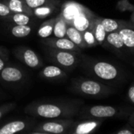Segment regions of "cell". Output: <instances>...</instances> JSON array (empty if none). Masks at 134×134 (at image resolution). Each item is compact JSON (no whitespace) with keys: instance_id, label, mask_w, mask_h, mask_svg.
<instances>
[{"instance_id":"cell-25","label":"cell","mask_w":134,"mask_h":134,"mask_svg":"<svg viewBox=\"0 0 134 134\" xmlns=\"http://www.w3.org/2000/svg\"><path fill=\"white\" fill-rule=\"evenodd\" d=\"M55 18H56V21L54 26L53 35L54 36V37H58V38L66 37V29L68 24L66 23L64 18L60 13Z\"/></svg>"},{"instance_id":"cell-21","label":"cell","mask_w":134,"mask_h":134,"mask_svg":"<svg viewBox=\"0 0 134 134\" xmlns=\"http://www.w3.org/2000/svg\"><path fill=\"white\" fill-rule=\"evenodd\" d=\"M100 21L106 31L107 33L117 32L121 27L125 25L129 21L124 20H116V19H110V18H104L100 17Z\"/></svg>"},{"instance_id":"cell-2","label":"cell","mask_w":134,"mask_h":134,"mask_svg":"<svg viewBox=\"0 0 134 134\" xmlns=\"http://www.w3.org/2000/svg\"><path fill=\"white\" fill-rule=\"evenodd\" d=\"M80 69L91 78L110 86L119 84L124 80L123 72L114 64L80 54Z\"/></svg>"},{"instance_id":"cell-30","label":"cell","mask_w":134,"mask_h":134,"mask_svg":"<svg viewBox=\"0 0 134 134\" xmlns=\"http://www.w3.org/2000/svg\"><path fill=\"white\" fill-rule=\"evenodd\" d=\"M117 9L121 11H134V6L128 0H120L117 3Z\"/></svg>"},{"instance_id":"cell-9","label":"cell","mask_w":134,"mask_h":134,"mask_svg":"<svg viewBox=\"0 0 134 134\" xmlns=\"http://www.w3.org/2000/svg\"><path fill=\"white\" fill-rule=\"evenodd\" d=\"M103 119H82L74 121L68 134H92L103 124Z\"/></svg>"},{"instance_id":"cell-14","label":"cell","mask_w":134,"mask_h":134,"mask_svg":"<svg viewBox=\"0 0 134 134\" xmlns=\"http://www.w3.org/2000/svg\"><path fill=\"white\" fill-rule=\"evenodd\" d=\"M117 32L123 41L125 51L134 54V23L129 21Z\"/></svg>"},{"instance_id":"cell-1","label":"cell","mask_w":134,"mask_h":134,"mask_svg":"<svg viewBox=\"0 0 134 134\" xmlns=\"http://www.w3.org/2000/svg\"><path fill=\"white\" fill-rule=\"evenodd\" d=\"M84 101L79 99H49L35 100L25 106L24 111L33 118L44 119L72 118L77 115Z\"/></svg>"},{"instance_id":"cell-23","label":"cell","mask_w":134,"mask_h":134,"mask_svg":"<svg viewBox=\"0 0 134 134\" xmlns=\"http://www.w3.org/2000/svg\"><path fill=\"white\" fill-rule=\"evenodd\" d=\"M5 22L13 25H29L32 22V17L23 13H12L7 18L3 19Z\"/></svg>"},{"instance_id":"cell-31","label":"cell","mask_w":134,"mask_h":134,"mask_svg":"<svg viewBox=\"0 0 134 134\" xmlns=\"http://www.w3.org/2000/svg\"><path fill=\"white\" fill-rule=\"evenodd\" d=\"M12 12L9 10V8L5 5L3 2L0 1V19H4L10 16Z\"/></svg>"},{"instance_id":"cell-4","label":"cell","mask_w":134,"mask_h":134,"mask_svg":"<svg viewBox=\"0 0 134 134\" xmlns=\"http://www.w3.org/2000/svg\"><path fill=\"white\" fill-rule=\"evenodd\" d=\"M129 107L110 105H82L77 115L81 119H106L125 117L131 114Z\"/></svg>"},{"instance_id":"cell-20","label":"cell","mask_w":134,"mask_h":134,"mask_svg":"<svg viewBox=\"0 0 134 134\" xmlns=\"http://www.w3.org/2000/svg\"><path fill=\"white\" fill-rule=\"evenodd\" d=\"M66 37L70 39L75 45H77L78 47H80L81 50L87 48L86 44L84 41L82 32L77 30L76 28H74L71 25H67L66 29Z\"/></svg>"},{"instance_id":"cell-11","label":"cell","mask_w":134,"mask_h":134,"mask_svg":"<svg viewBox=\"0 0 134 134\" xmlns=\"http://www.w3.org/2000/svg\"><path fill=\"white\" fill-rule=\"evenodd\" d=\"M39 77L42 80L49 82H62L68 78V74L55 65L43 66L39 73Z\"/></svg>"},{"instance_id":"cell-19","label":"cell","mask_w":134,"mask_h":134,"mask_svg":"<svg viewBox=\"0 0 134 134\" xmlns=\"http://www.w3.org/2000/svg\"><path fill=\"white\" fill-rule=\"evenodd\" d=\"M90 29H92V31L95 36V38L97 41L98 45L102 46L106 40L107 33L106 32V31L100 21V17L96 15V17L94 18V20L92 21V24Z\"/></svg>"},{"instance_id":"cell-24","label":"cell","mask_w":134,"mask_h":134,"mask_svg":"<svg viewBox=\"0 0 134 134\" xmlns=\"http://www.w3.org/2000/svg\"><path fill=\"white\" fill-rule=\"evenodd\" d=\"M56 21V18H51L45 21H43L37 30V36L41 38H47L53 35V30L54 23Z\"/></svg>"},{"instance_id":"cell-27","label":"cell","mask_w":134,"mask_h":134,"mask_svg":"<svg viewBox=\"0 0 134 134\" xmlns=\"http://www.w3.org/2000/svg\"><path fill=\"white\" fill-rule=\"evenodd\" d=\"M82 36H83V39L84 41L86 44L87 48L88 47H94L98 46L97 41L95 38V36L92 31V29L89 28L87 30L82 32Z\"/></svg>"},{"instance_id":"cell-37","label":"cell","mask_w":134,"mask_h":134,"mask_svg":"<svg viewBox=\"0 0 134 134\" xmlns=\"http://www.w3.org/2000/svg\"><path fill=\"white\" fill-rule=\"evenodd\" d=\"M130 21L134 23V11H132V14L131 15V18H130Z\"/></svg>"},{"instance_id":"cell-6","label":"cell","mask_w":134,"mask_h":134,"mask_svg":"<svg viewBox=\"0 0 134 134\" xmlns=\"http://www.w3.org/2000/svg\"><path fill=\"white\" fill-rule=\"evenodd\" d=\"M27 78L25 70L13 63L8 62L0 72V83L7 87H20L26 82Z\"/></svg>"},{"instance_id":"cell-7","label":"cell","mask_w":134,"mask_h":134,"mask_svg":"<svg viewBox=\"0 0 134 134\" xmlns=\"http://www.w3.org/2000/svg\"><path fill=\"white\" fill-rule=\"evenodd\" d=\"M74 121L72 118L48 119L47 121L37 124L33 130L51 134H68Z\"/></svg>"},{"instance_id":"cell-35","label":"cell","mask_w":134,"mask_h":134,"mask_svg":"<svg viewBox=\"0 0 134 134\" xmlns=\"http://www.w3.org/2000/svg\"><path fill=\"white\" fill-rule=\"evenodd\" d=\"M26 134H51V133H47V132H40V131H32V132H30L29 133H26Z\"/></svg>"},{"instance_id":"cell-13","label":"cell","mask_w":134,"mask_h":134,"mask_svg":"<svg viewBox=\"0 0 134 134\" xmlns=\"http://www.w3.org/2000/svg\"><path fill=\"white\" fill-rule=\"evenodd\" d=\"M88 8L74 1L65 2L61 8L60 14L64 18L68 25H70L72 21L80 14L87 10Z\"/></svg>"},{"instance_id":"cell-12","label":"cell","mask_w":134,"mask_h":134,"mask_svg":"<svg viewBox=\"0 0 134 134\" xmlns=\"http://www.w3.org/2000/svg\"><path fill=\"white\" fill-rule=\"evenodd\" d=\"M34 121L29 119H15L0 126V134H19L33 125Z\"/></svg>"},{"instance_id":"cell-28","label":"cell","mask_w":134,"mask_h":134,"mask_svg":"<svg viewBox=\"0 0 134 134\" xmlns=\"http://www.w3.org/2000/svg\"><path fill=\"white\" fill-rule=\"evenodd\" d=\"M17 107V103L15 102H8L0 105V119L4 117L8 113L14 110Z\"/></svg>"},{"instance_id":"cell-16","label":"cell","mask_w":134,"mask_h":134,"mask_svg":"<svg viewBox=\"0 0 134 134\" xmlns=\"http://www.w3.org/2000/svg\"><path fill=\"white\" fill-rule=\"evenodd\" d=\"M102 46L111 50L114 52H116L118 54H120L125 51L123 41L118 32L107 33L106 40Z\"/></svg>"},{"instance_id":"cell-38","label":"cell","mask_w":134,"mask_h":134,"mask_svg":"<svg viewBox=\"0 0 134 134\" xmlns=\"http://www.w3.org/2000/svg\"><path fill=\"white\" fill-rule=\"evenodd\" d=\"M133 66H134V62H133Z\"/></svg>"},{"instance_id":"cell-33","label":"cell","mask_w":134,"mask_h":134,"mask_svg":"<svg viewBox=\"0 0 134 134\" xmlns=\"http://www.w3.org/2000/svg\"><path fill=\"white\" fill-rule=\"evenodd\" d=\"M127 97L128 99L131 103L134 105V82L129 86L128 92H127Z\"/></svg>"},{"instance_id":"cell-17","label":"cell","mask_w":134,"mask_h":134,"mask_svg":"<svg viewBox=\"0 0 134 134\" xmlns=\"http://www.w3.org/2000/svg\"><path fill=\"white\" fill-rule=\"evenodd\" d=\"M12 13H23L33 18L32 10L24 0H1Z\"/></svg>"},{"instance_id":"cell-39","label":"cell","mask_w":134,"mask_h":134,"mask_svg":"<svg viewBox=\"0 0 134 134\" xmlns=\"http://www.w3.org/2000/svg\"><path fill=\"white\" fill-rule=\"evenodd\" d=\"M0 1H1V0H0Z\"/></svg>"},{"instance_id":"cell-34","label":"cell","mask_w":134,"mask_h":134,"mask_svg":"<svg viewBox=\"0 0 134 134\" xmlns=\"http://www.w3.org/2000/svg\"><path fill=\"white\" fill-rule=\"evenodd\" d=\"M128 125L134 129V110L131 112L128 120Z\"/></svg>"},{"instance_id":"cell-36","label":"cell","mask_w":134,"mask_h":134,"mask_svg":"<svg viewBox=\"0 0 134 134\" xmlns=\"http://www.w3.org/2000/svg\"><path fill=\"white\" fill-rule=\"evenodd\" d=\"M6 97H7V96L3 92V91L1 89H0V102H1L2 100H3Z\"/></svg>"},{"instance_id":"cell-3","label":"cell","mask_w":134,"mask_h":134,"mask_svg":"<svg viewBox=\"0 0 134 134\" xmlns=\"http://www.w3.org/2000/svg\"><path fill=\"white\" fill-rule=\"evenodd\" d=\"M69 90L76 95L90 99H103L116 92L110 85L87 77H75L70 81Z\"/></svg>"},{"instance_id":"cell-8","label":"cell","mask_w":134,"mask_h":134,"mask_svg":"<svg viewBox=\"0 0 134 134\" xmlns=\"http://www.w3.org/2000/svg\"><path fill=\"white\" fill-rule=\"evenodd\" d=\"M13 54L30 69L36 70L43 67L42 58L31 48L25 46H19L13 50Z\"/></svg>"},{"instance_id":"cell-10","label":"cell","mask_w":134,"mask_h":134,"mask_svg":"<svg viewBox=\"0 0 134 134\" xmlns=\"http://www.w3.org/2000/svg\"><path fill=\"white\" fill-rule=\"evenodd\" d=\"M41 43L45 45V47H52L58 50L70 51L76 53H81L82 50L75 45L70 39L67 37L58 38V37H47L41 39Z\"/></svg>"},{"instance_id":"cell-5","label":"cell","mask_w":134,"mask_h":134,"mask_svg":"<svg viewBox=\"0 0 134 134\" xmlns=\"http://www.w3.org/2000/svg\"><path fill=\"white\" fill-rule=\"evenodd\" d=\"M45 54L50 62L62 68L67 74L73 72L79 65L81 53L46 47Z\"/></svg>"},{"instance_id":"cell-22","label":"cell","mask_w":134,"mask_h":134,"mask_svg":"<svg viewBox=\"0 0 134 134\" xmlns=\"http://www.w3.org/2000/svg\"><path fill=\"white\" fill-rule=\"evenodd\" d=\"M10 33L17 38H24L31 34L32 28L29 25H13L10 24L7 25Z\"/></svg>"},{"instance_id":"cell-26","label":"cell","mask_w":134,"mask_h":134,"mask_svg":"<svg viewBox=\"0 0 134 134\" xmlns=\"http://www.w3.org/2000/svg\"><path fill=\"white\" fill-rule=\"evenodd\" d=\"M24 1L32 10L47 4H54L60 6L61 3L60 0H24Z\"/></svg>"},{"instance_id":"cell-32","label":"cell","mask_w":134,"mask_h":134,"mask_svg":"<svg viewBox=\"0 0 134 134\" xmlns=\"http://www.w3.org/2000/svg\"><path fill=\"white\" fill-rule=\"evenodd\" d=\"M111 134H134V129L128 125L120 129L119 130L111 133Z\"/></svg>"},{"instance_id":"cell-18","label":"cell","mask_w":134,"mask_h":134,"mask_svg":"<svg viewBox=\"0 0 134 134\" xmlns=\"http://www.w3.org/2000/svg\"><path fill=\"white\" fill-rule=\"evenodd\" d=\"M58 10H59V6L58 5H54V4L44 5L32 10L33 18L43 20L58 13Z\"/></svg>"},{"instance_id":"cell-15","label":"cell","mask_w":134,"mask_h":134,"mask_svg":"<svg viewBox=\"0 0 134 134\" xmlns=\"http://www.w3.org/2000/svg\"><path fill=\"white\" fill-rule=\"evenodd\" d=\"M96 17V15L93 12H92L89 9H88L85 12H83V13L80 14L78 16H77L72 21L70 25L82 32L91 27L92 21Z\"/></svg>"},{"instance_id":"cell-29","label":"cell","mask_w":134,"mask_h":134,"mask_svg":"<svg viewBox=\"0 0 134 134\" xmlns=\"http://www.w3.org/2000/svg\"><path fill=\"white\" fill-rule=\"evenodd\" d=\"M9 62V51L3 46H0V72Z\"/></svg>"}]
</instances>
